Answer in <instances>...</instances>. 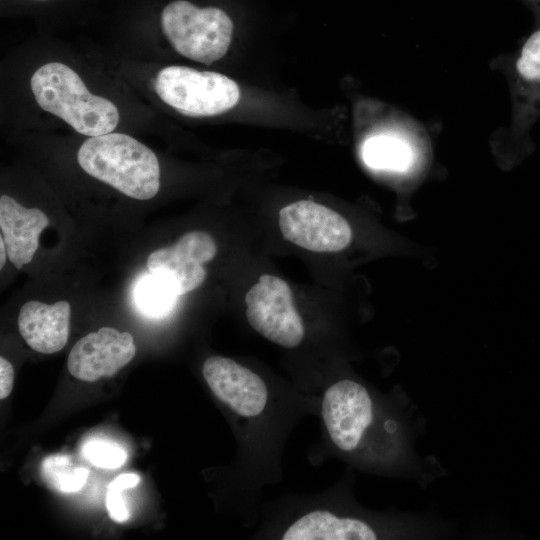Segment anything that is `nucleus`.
Wrapping results in <instances>:
<instances>
[{"label":"nucleus","instance_id":"9","mask_svg":"<svg viewBox=\"0 0 540 540\" xmlns=\"http://www.w3.org/2000/svg\"><path fill=\"white\" fill-rule=\"evenodd\" d=\"M135 354L136 346L129 332L102 327L74 344L68 356L67 367L75 378L94 382L116 374Z\"/></svg>","mask_w":540,"mask_h":540},{"label":"nucleus","instance_id":"12","mask_svg":"<svg viewBox=\"0 0 540 540\" xmlns=\"http://www.w3.org/2000/svg\"><path fill=\"white\" fill-rule=\"evenodd\" d=\"M70 312L67 301H58L51 305L29 301L19 312V332L36 352L43 354L58 352L64 348L68 340Z\"/></svg>","mask_w":540,"mask_h":540},{"label":"nucleus","instance_id":"22","mask_svg":"<svg viewBox=\"0 0 540 540\" xmlns=\"http://www.w3.org/2000/svg\"><path fill=\"white\" fill-rule=\"evenodd\" d=\"M35 1H47V0H35Z\"/></svg>","mask_w":540,"mask_h":540},{"label":"nucleus","instance_id":"21","mask_svg":"<svg viewBox=\"0 0 540 540\" xmlns=\"http://www.w3.org/2000/svg\"><path fill=\"white\" fill-rule=\"evenodd\" d=\"M6 256H8L6 245L3 237L0 238V268L2 269L6 262Z\"/></svg>","mask_w":540,"mask_h":540},{"label":"nucleus","instance_id":"18","mask_svg":"<svg viewBox=\"0 0 540 540\" xmlns=\"http://www.w3.org/2000/svg\"><path fill=\"white\" fill-rule=\"evenodd\" d=\"M140 481L137 474H121L115 478L108 486L106 496V507L109 517L117 523L125 522L129 519L130 513L122 492L126 489L135 487Z\"/></svg>","mask_w":540,"mask_h":540},{"label":"nucleus","instance_id":"14","mask_svg":"<svg viewBox=\"0 0 540 540\" xmlns=\"http://www.w3.org/2000/svg\"><path fill=\"white\" fill-rule=\"evenodd\" d=\"M178 294L164 277L146 273L140 276L132 289V299L137 310L145 317L160 319L174 308Z\"/></svg>","mask_w":540,"mask_h":540},{"label":"nucleus","instance_id":"7","mask_svg":"<svg viewBox=\"0 0 540 540\" xmlns=\"http://www.w3.org/2000/svg\"><path fill=\"white\" fill-rule=\"evenodd\" d=\"M216 252L217 246L211 235L191 231L173 245L153 251L147 258V269L168 280L180 296L204 282V265L215 257Z\"/></svg>","mask_w":540,"mask_h":540},{"label":"nucleus","instance_id":"16","mask_svg":"<svg viewBox=\"0 0 540 540\" xmlns=\"http://www.w3.org/2000/svg\"><path fill=\"white\" fill-rule=\"evenodd\" d=\"M88 475V469L69 455H50L41 464L43 481L51 489L61 493L79 491L84 486Z\"/></svg>","mask_w":540,"mask_h":540},{"label":"nucleus","instance_id":"4","mask_svg":"<svg viewBox=\"0 0 540 540\" xmlns=\"http://www.w3.org/2000/svg\"><path fill=\"white\" fill-rule=\"evenodd\" d=\"M154 89L164 103L188 116L224 113L240 98V89L231 78L185 66L161 69L155 78Z\"/></svg>","mask_w":540,"mask_h":540},{"label":"nucleus","instance_id":"1","mask_svg":"<svg viewBox=\"0 0 540 540\" xmlns=\"http://www.w3.org/2000/svg\"><path fill=\"white\" fill-rule=\"evenodd\" d=\"M77 161L87 174L128 197L148 200L159 191L155 153L129 135L111 132L90 137L80 146Z\"/></svg>","mask_w":540,"mask_h":540},{"label":"nucleus","instance_id":"19","mask_svg":"<svg viewBox=\"0 0 540 540\" xmlns=\"http://www.w3.org/2000/svg\"><path fill=\"white\" fill-rule=\"evenodd\" d=\"M516 66L523 78L540 81V30L528 38Z\"/></svg>","mask_w":540,"mask_h":540},{"label":"nucleus","instance_id":"6","mask_svg":"<svg viewBox=\"0 0 540 540\" xmlns=\"http://www.w3.org/2000/svg\"><path fill=\"white\" fill-rule=\"evenodd\" d=\"M283 237L313 252H337L351 242L348 221L336 211L309 200H300L279 212Z\"/></svg>","mask_w":540,"mask_h":540},{"label":"nucleus","instance_id":"20","mask_svg":"<svg viewBox=\"0 0 540 540\" xmlns=\"http://www.w3.org/2000/svg\"><path fill=\"white\" fill-rule=\"evenodd\" d=\"M14 381V370L12 364L4 357L0 358V399L9 396Z\"/></svg>","mask_w":540,"mask_h":540},{"label":"nucleus","instance_id":"3","mask_svg":"<svg viewBox=\"0 0 540 540\" xmlns=\"http://www.w3.org/2000/svg\"><path fill=\"white\" fill-rule=\"evenodd\" d=\"M160 21L176 52L207 65L221 59L232 40L233 22L218 7H198L187 0H175L163 8Z\"/></svg>","mask_w":540,"mask_h":540},{"label":"nucleus","instance_id":"2","mask_svg":"<svg viewBox=\"0 0 540 540\" xmlns=\"http://www.w3.org/2000/svg\"><path fill=\"white\" fill-rule=\"evenodd\" d=\"M30 86L40 108L80 134L94 137L111 133L119 122L115 104L92 94L80 76L63 63L50 62L38 68Z\"/></svg>","mask_w":540,"mask_h":540},{"label":"nucleus","instance_id":"11","mask_svg":"<svg viewBox=\"0 0 540 540\" xmlns=\"http://www.w3.org/2000/svg\"><path fill=\"white\" fill-rule=\"evenodd\" d=\"M49 218L37 208H26L8 195L0 197V229L8 258L15 268L28 264L38 249Z\"/></svg>","mask_w":540,"mask_h":540},{"label":"nucleus","instance_id":"15","mask_svg":"<svg viewBox=\"0 0 540 540\" xmlns=\"http://www.w3.org/2000/svg\"><path fill=\"white\" fill-rule=\"evenodd\" d=\"M361 155L367 166L378 170L405 171L413 160L407 142L389 135L368 138L362 145Z\"/></svg>","mask_w":540,"mask_h":540},{"label":"nucleus","instance_id":"8","mask_svg":"<svg viewBox=\"0 0 540 540\" xmlns=\"http://www.w3.org/2000/svg\"><path fill=\"white\" fill-rule=\"evenodd\" d=\"M322 417L333 443L343 451L354 450L372 423V399L361 384L341 380L326 390Z\"/></svg>","mask_w":540,"mask_h":540},{"label":"nucleus","instance_id":"13","mask_svg":"<svg viewBox=\"0 0 540 540\" xmlns=\"http://www.w3.org/2000/svg\"><path fill=\"white\" fill-rule=\"evenodd\" d=\"M284 540H375L377 535L366 522L338 517L335 514L317 510L295 521L284 533Z\"/></svg>","mask_w":540,"mask_h":540},{"label":"nucleus","instance_id":"10","mask_svg":"<svg viewBox=\"0 0 540 540\" xmlns=\"http://www.w3.org/2000/svg\"><path fill=\"white\" fill-rule=\"evenodd\" d=\"M202 372L213 394L237 414L257 416L265 408L267 387L250 369L230 358L212 356L204 362Z\"/></svg>","mask_w":540,"mask_h":540},{"label":"nucleus","instance_id":"5","mask_svg":"<svg viewBox=\"0 0 540 540\" xmlns=\"http://www.w3.org/2000/svg\"><path fill=\"white\" fill-rule=\"evenodd\" d=\"M246 318L266 339L285 348L303 340L304 325L289 285L279 277L264 274L245 295Z\"/></svg>","mask_w":540,"mask_h":540},{"label":"nucleus","instance_id":"17","mask_svg":"<svg viewBox=\"0 0 540 540\" xmlns=\"http://www.w3.org/2000/svg\"><path fill=\"white\" fill-rule=\"evenodd\" d=\"M82 453L89 462L104 469L118 468L127 459V453L120 445L101 438L87 440Z\"/></svg>","mask_w":540,"mask_h":540}]
</instances>
